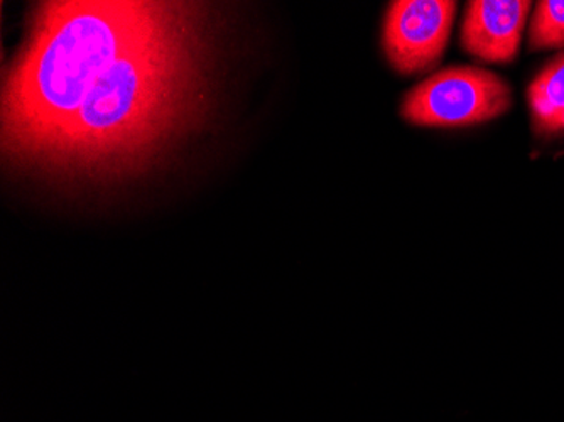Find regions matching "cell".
Listing matches in <instances>:
<instances>
[{"label": "cell", "mask_w": 564, "mask_h": 422, "mask_svg": "<svg viewBox=\"0 0 564 422\" xmlns=\"http://www.w3.org/2000/svg\"><path fill=\"white\" fill-rule=\"evenodd\" d=\"M531 6L528 0L468 2L462 46L480 62L499 65L514 62Z\"/></svg>", "instance_id": "5"}, {"label": "cell", "mask_w": 564, "mask_h": 422, "mask_svg": "<svg viewBox=\"0 0 564 422\" xmlns=\"http://www.w3.org/2000/svg\"><path fill=\"white\" fill-rule=\"evenodd\" d=\"M196 6L171 2L163 21L98 76L37 163L88 174L141 166L198 98Z\"/></svg>", "instance_id": "1"}, {"label": "cell", "mask_w": 564, "mask_h": 422, "mask_svg": "<svg viewBox=\"0 0 564 422\" xmlns=\"http://www.w3.org/2000/svg\"><path fill=\"white\" fill-rule=\"evenodd\" d=\"M171 2H43L9 69L2 95V145L37 163L80 109L98 76L148 36Z\"/></svg>", "instance_id": "2"}, {"label": "cell", "mask_w": 564, "mask_h": 422, "mask_svg": "<svg viewBox=\"0 0 564 422\" xmlns=\"http://www.w3.org/2000/svg\"><path fill=\"white\" fill-rule=\"evenodd\" d=\"M564 46V0H543L535 6L529 30V50H556Z\"/></svg>", "instance_id": "7"}, {"label": "cell", "mask_w": 564, "mask_h": 422, "mask_svg": "<svg viewBox=\"0 0 564 422\" xmlns=\"http://www.w3.org/2000/svg\"><path fill=\"white\" fill-rule=\"evenodd\" d=\"M512 107V90L489 69L453 66L405 95L402 117L421 127H468L489 122Z\"/></svg>", "instance_id": "3"}, {"label": "cell", "mask_w": 564, "mask_h": 422, "mask_svg": "<svg viewBox=\"0 0 564 422\" xmlns=\"http://www.w3.org/2000/svg\"><path fill=\"white\" fill-rule=\"evenodd\" d=\"M528 104L532 127L541 138L564 132V53L551 59L531 82Z\"/></svg>", "instance_id": "6"}, {"label": "cell", "mask_w": 564, "mask_h": 422, "mask_svg": "<svg viewBox=\"0 0 564 422\" xmlns=\"http://www.w3.org/2000/svg\"><path fill=\"white\" fill-rule=\"evenodd\" d=\"M452 0H399L383 22V50L402 75H420L438 65L455 21Z\"/></svg>", "instance_id": "4"}]
</instances>
